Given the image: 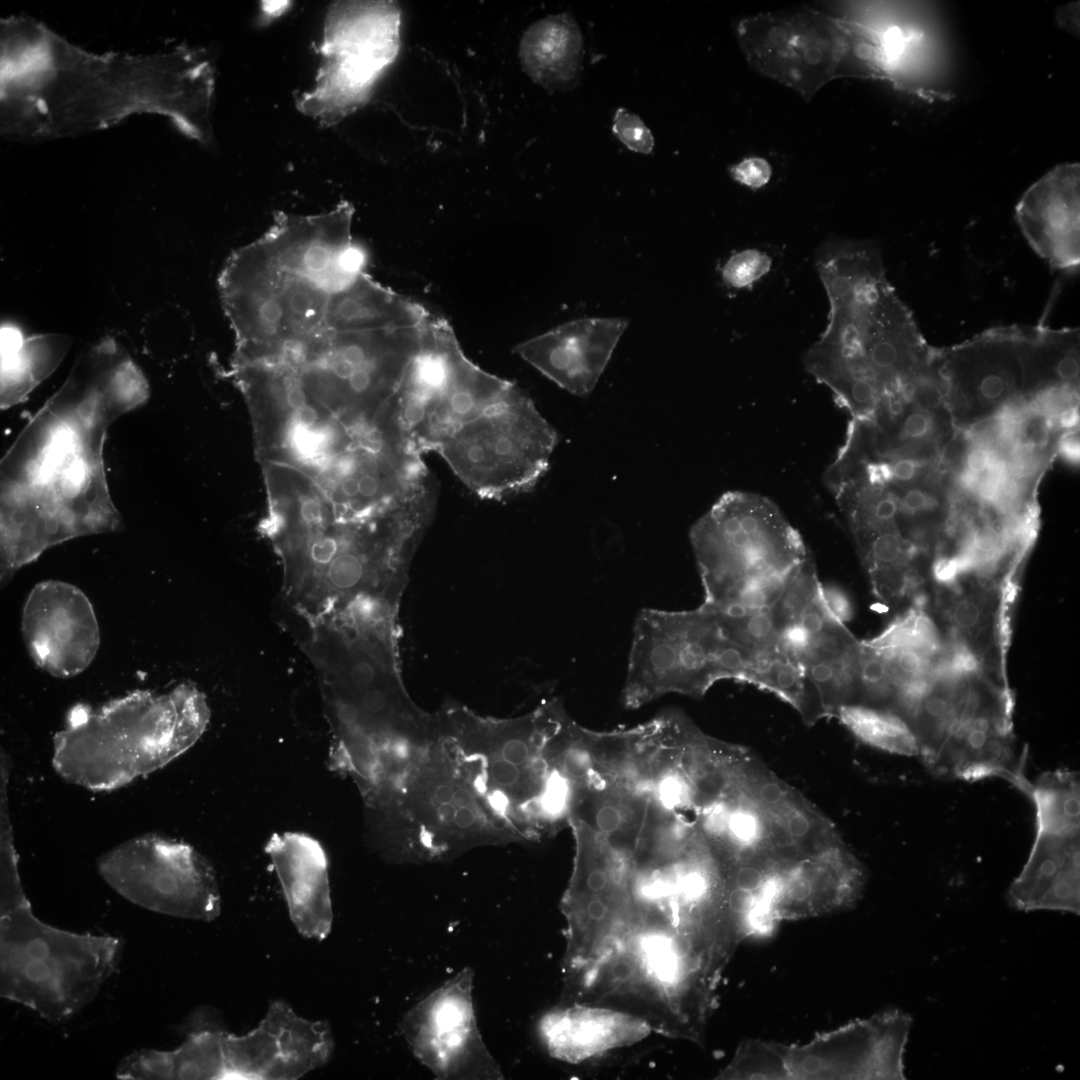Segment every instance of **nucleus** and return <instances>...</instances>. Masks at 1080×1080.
Segmentation results:
<instances>
[{
  "mask_svg": "<svg viewBox=\"0 0 1080 1080\" xmlns=\"http://www.w3.org/2000/svg\"><path fill=\"white\" fill-rule=\"evenodd\" d=\"M821 586L816 566L810 556L770 610L779 633L797 620L819 593Z\"/></svg>",
  "mask_w": 1080,
  "mask_h": 1080,
  "instance_id": "nucleus-37",
  "label": "nucleus"
},
{
  "mask_svg": "<svg viewBox=\"0 0 1080 1080\" xmlns=\"http://www.w3.org/2000/svg\"><path fill=\"white\" fill-rule=\"evenodd\" d=\"M1018 326L990 329L940 349L945 403L957 430H967L1024 401Z\"/></svg>",
  "mask_w": 1080,
  "mask_h": 1080,
  "instance_id": "nucleus-17",
  "label": "nucleus"
},
{
  "mask_svg": "<svg viewBox=\"0 0 1080 1080\" xmlns=\"http://www.w3.org/2000/svg\"><path fill=\"white\" fill-rule=\"evenodd\" d=\"M557 440L531 399L511 385L451 433L437 453L475 495L500 501L536 486Z\"/></svg>",
  "mask_w": 1080,
  "mask_h": 1080,
  "instance_id": "nucleus-13",
  "label": "nucleus"
},
{
  "mask_svg": "<svg viewBox=\"0 0 1080 1080\" xmlns=\"http://www.w3.org/2000/svg\"><path fill=\"white\" fill-rule=\"evenodd\" d=\"M835 718L872 747L899 755L918 756V745L911 728L893 711L854 704L841 707Z\"/></svg>",
  "mask_w": 1080,
  "mask_h": 1080,
  "instance_id": "nucleus-35",
  "label": "nucleus"
},
{
  "mask_svg": "<svg viewBox=\"0 0 1080 1080\" xmlns=\"http://www.w3.org/2000/svg\"><path fill=\"white\" fill-rule=\"evenodd\" d=\"M816 265L830 309L804 366L852 420L869 419L882 404L911 396L937 368L939 349L926 343L874 246L828 241Z\"/></svg>",
  "mask_w": 1080,
  "mask_h": 1080,
  "instance_id": "nucleus-5",
  "label": "nucleus"
},
{
  "mask_svg": "<svg viewBox=\"0 0 1080 1080\" xmlns=\"http://www.w3.org/2000/svg\"><path fill=\"white\" fill-rule=\"evenodd\" d=\"M754 653L728 639L716 614L646 608L637 615L622 692L639 708L666 694L701 698L718 681L748 682Z\"/></svg>",
  "mask_w": 1080,
  "mask_h": 1080,
  "instance_id": "nucleus-9",
  "label": "nucleus"
},
{
  "mask_svg": "<svg viewBox=\"0 0 1080 1080\" xmlns=\"http://www.w3.org/2000/svg\"><path fill=\"white\" fill-rule=\"evenodd\" d=\"M124 941L54 927L26 905L0 916V995L51 1023L89 1005L121 961Z\"/></svg>",
  "mask_w": 1080,
  "mask_h": 1080,
  "instance_id": "nucleus-8",
  "label": "nucleus"
},
{
  "mask_svg": "<svg viewBox=\"0 0 1080 1080\" xmlns=\"http://www.w3.org/2000/svg\"><path fill=\"white\" fill-rule=\"evenodd\" d=\"M1013 699L1008 685L986 675L974 678L958 714L927 768L961 780L1002 778L1023 793L1026 750L1020 751L1012 726Z\"/></svg>",
  "mask_w": 1080,
  "mask_h": 1080,
  "instance_id": "nucleus-16",
  "label": "nucleus"
},
{
  "mask_svg": "<svg viewBox=\"0 0 1080 1080\" xmlns=\"http://www.w3.org/2000/svg\"><path fill=\"white\" fill-rule=\"evenodd\" d=\"M866 880L865 867L844 842L800 856L780 872L771 926L850 909L861 898Z\"/></svg>",
  "mask_w": 1080,
  "mask_h": 1080,
  "instance_id": "nucleus-21",
  "label": "nucleus"
},
{
  "mask_svg": "<svg viewBox=\"0 0 1080 1080\" xmlns=\"http://www.w3.org/2000/svg\"><path fill=\"white\" fill-rule=\"evenodd\" d=\"M735 782L778 824L801 854L818 853L843 842L829 819L751 752L740 764Z\"/></svg>",
  "mask_w": 1080,
  "mask_h": 1080,
  "instance_id": "nucleus-29",
  "label": "nucleus"
},
{
  "mask_svg": "<svg viewBox=\"0 0 1080 1080\" xmlns=\"http://www.w3.org/2000/svg\"><path fill=\"white\" fill-rule=\"evenodd\" d=\"M369 841L381 855L401 860L445 857L507 838L438 737Z\"/></svg>",
  "mask_w": 1080,
  "mask_h": 1080,
  "instance_id": "nucleus-11",
  "label": "nucleus"
},
{
  "mask_svg": "<svg viewBox=\"0 0 1080 1080\" xmlns=\"http://www.w3.org/2000/svg\"><path fill=\"white\" fill-rule=\"evenodd\" d=\"M470 969L410 1009L401 1030L414 1055L439 1078H499L476 1026Z\"/></svg>",
  "mask_w": 1080,
  "mask_h": 1080,
  "instance_id": "nucleus-18",
  "label": "nucleus"
},
{
  "mask_svg": "<svg viewBox=\"0 0 1080 1080\" xmlns=\"http://www.w3.org/2000/svg\"><path fill=\"white\" fill-rule=\"evenodd\" d=\"M582 45L580 29L569 14L550 15L525 31L519 57L535 83L549 90L566 89L578 75Z\"/></svg>",
  "mask_w": 1080,
  "mask_h": 1080,
  "instance_id": "nucleus-32",
  "label": "nucleus"
},
{
  "mask_svg": "<svg viewBox=\"0 0 1080 1080\" xmlns=\"http://www.w3.org/2000/svg\"><path fill=\"white\" fill-rule=\"evenodd\" d=\"M936 602L948 636L970 648L984 665L994 641L1003 654L1008 622L1003 617L1000 585L968 575L952 585L938 586Z\"/></svg>",
  "mask_w": 1080,
  "mask_h": 1080,
  "instance_id": "nucleus-30",
  "label": "nucleus"
},
{
  "mask_svg": "<svg viewBox=\"0 0 1080 1080\" xmlns=\"http://www.w3.org/2000/svg\"><path fill=\"white\" fill-rule=\"evenodd\" d=\"M209 720L205 695L190 683L160 695L137 690L98 708L76 705L53 738L52 764L72 784L114 790L182 755Z\"/></svg>",
  "mask_w": 1080,
  "mask_h": 1080,
  "instance_id": "nucleus-6",
  "label": "nucleus"
},
{
  "mask_svg": "<svg viewBox=\"0 0 1080 1080\" xmlns=\"http://www.w3.org/2000/svg\"><path fill=\"white\" fill-rule=\"evenodd\" d=\"M98 870L116 893L149 911L205 922L220 915L215 871L187 843L157 834L138 836L103 854Z\"/></svg>",
  "mask_w": 1080,
  "mask_h": 1080,
  "instance_id": "nucleus-15",
  "label": "nucleus"
},
{
  "mask_svg": "<svg viewBox=\"0 0 1080 1080\" xmlns=\"http://www.w3.org/2000/svg\"><path fill=\"white\" fill-rule=\"evenodd\" d=\"M1026 795L1035 805L1036 829H1080V784L1075 771L1058 769L1042 773L1030 783Z\"/></svg>",
  "mask_w": 1080,
  "mask_h": 1080,
  "instance_id": "nucleus-34",
  "label": "nucleus"
},
{
  "mask_svg": "<svg viewBox=\"0 0 1080 1080\" xmlns=\"http://www.w3.org/2000/svg\"><path fill=\"white\" fill-rule=\"evenodd\" d=\"M265 851L297 931L308 939H326L332 928L333 909L328 860L322 845L304 833H275Z\"/></svg>",
  "mask_w": 1080,
  "mask_h": 1080,
  "instance_id": "nucleus-24",
  "label": "nucleus"
},
{
  "mask_svg": "<svg viewBox=\"0 0 1080 1080\" xmlns=\"http://www.w3.org/2000/svg\"><path fill=\"white\" fill-rule=\"evenodd\" d=\"M27 649L41 669L55 677H72L85 670L99 648L100 632L87 596L76 586L57 580L38 583L22 612Z\"/></svg>",
  "mask_w": 1080,
  "mask_h": 1080,
  "instance_id": "nucleus-20",
  "label": "nucleus"
},
{
  "mask_svg": "<svg viewBox=\"0 0 1080 1080\" xmlns=\"http://www.w3.org/2000/svg\"><path fill=\"white\" fill-rule=\"evenodd\" d=\"M689 535L709 609L752 584L794 576L811 556L779 508L750 492L723 494Z\"/></svg>",
  "mask_w": 1080,
  "mask_h": 1080,
  "instance_id": "nucleus-10",
  "label": "nucleus"
},
{
  "mask_svg": "<svg viewBox=\"0 0 1080 1080\" xmlns=\"http://www.w3.org/2000/svg\"><path fill=\"white\" fill-rule=\"evenodd\" d=\"M343 294L316 326L260 362L281 369L344 425L359 428L374 424L415 353L384 328L369 326L383 308L355 315Z\"/></svg>",
  "mask_w": 1080,
  "mask_h": 1080,
  "instance_id": "nucleus-7",
  "label": "nucleus"
},
{
  "mask_svg": "<svg viewBox=\"0 0 1080 1080\" xmlns=\"http://www.w3.org/2000/svg\"><path fill=\"white\" fill-rule=\"evenodd\" d=\"M1080 165L1066 163L1031 185L1015 209L1032 249L1053 269L1076 271L1080 263Z\"/></svg>",
  "mask_w": 1080,
  "mask_h": 1080,
  "instance_id": "nucleus-22",
  "label": "nucleus"
},
{
  "mask_svg": "<svg viewBox=\"0 0 1080 1080\" xmlns=\"http://www.w3.org/2000/svg\"><path fill=\"white\" fill-rule=\"evenodd\" d=\"M771 258L757 249H747L733 254L722 267V279L736 289L750 288L766 275L771 268Z\"/></svg>",
  "mask_w": 1080,
  "mask_h": 1080,
  "instance_id": "nucleus-39",
  "label": "nucleus"
},
{
  "mask_svg": "<svg viewBox=\"0 0 1080 1080\" xmlns=\"http://www.w3.org/2000/svg\"><path fill=\"white\" fill-rule=\"evenodd\" d=\"M696 825L726 868L757 860H794L801 854L778 824L734 782L700 811Z\"/></svg>",
  "mask_w": 1080,
  "mask_h": 1080,
  "instance_id": "nucleus-25",
  "label": "nucleus"
},
{
  "mask_svg": "<svg viewBox=\"0 0 1080 1080\" xmlns=\"http://www.w3.org/2000/svg\"><path fill=\"white\" fill-rule=\"evenodd\" d=\"M334 1039L326 1021L298 1015L284 1000L270 1003L257 1027L227 1034V1079L295 1080L328 1063Z\"/></svg>",
  "mask_w": 1080,
  "mask_h": 1080,
  "instance_id": "nucleus-19",
  "label": "nucleus"
},
{
  "mask_svg": "<svg viewBox=\"0 0 1080 1080\" xmlns=\"http://www.w3.org/2000/svg\"><path fill=\"white\" fill-rule=\"evenodd\" d=\"M925 602L924 596L919 595L912 601L911 606L879 635L864 640L863 643L876 649L908 647L938 655L944 647L945 639L927 612Z\"/></svg>",
  "mask_w": 1080,
  "mask_h": 1080,
  "instance_id": "nucleus-36",
  "label": "nucleus"
},
{
  "mask_svg": "<svg viewBox=\"0 0 1080 1080\" xmlns=\"http://www.w3.org/2000/svg\"><path fill=\"white\" fill-rule=\"evenodd\" d=\"M262 468L267 513L260 529L281 562V601L307 618L361 600L400 601L435 511L434 480L386 512L345 519L304 472L275 462Z\"/></svg>",
  "mask_w": 1080,
  "mask_h": 1080,
  "instance_id": "nucleus-4",
  "label": "nucleus"
},
{
  "mask_svg": "<svg viewBox=\"0 0 1080 1080\" xmlns=\"http://www.w3.org/2000/svg\"><path fill=\"white\" fill-rule=\"evenodd\" d=\"M810 635V634H809ZM861 641L838 619L810 635V642L797 661L817 688L827 716L857 703Z\"/></svg>",
  "mask_w": 1080,
  "mask_h": 1080,
  "instance_id": "nucleus-31",
  "label": "nucleus"
},
{
  "mask_svg": "<svg viewBox=\"0 0 1080 1080\" xmlns=\"http://www.w3.org/2000/svg\"><path fill=\"white\" fill-rule=\"evenodd\" d=\"M573 832L560 1004L616 1008L703 1045L745 938L722 862L697 833H646L616 849L587 826Z\"/></svg>",
  "mask_w": 1080,
  "mask_h": 1080,
  "instance_id": "nucleus-1",
  "label": "nucleus"
},
{
  "mask_svg": "<svg viewBox=\"0 0 1080 1080\" xmlns=\"http://www.w3.org/2000/svg\"><path fill=\"white\" fill-rule=\"evenodd\" d=\"M822 592L826 605L836 618L843 623L849 621L853 609L848 597L841 590L834 587H824L822 585Z\"/></svg>",
  "mask_w": 1080,
  "mask_h": 1080,
  "instance_id": "nucleus-42",
  "label": "nucleus"
},
{
  "mask_svg": "<svg viewBox=\"0 0 1080 1080\" xmlns=\"http://www.w3.org/2000/svg\"><path fill=\"white\" fill-rule=\"evenodd\" d=\"M911 1025L909 1014L889 1009L802 1045L746 1039L721 1074L746 1080H903Z\"/></svg>",
  "mask_w": 1080,
  "mask_h": 1080,
  "instance_id": "nucleus-12",
  "label": "nucleus"
},
{
  "mask_svg": "<svg viewBox=\"0 0 1080 1080\" xmlns=\"http://www.w3.org/2000/svg\"><path fill=\"white\" fill-rule=\"evenodd\" d=\"M614 135L630 150L649 154L654 148V138L644 122L624 108H619L613 118Z\"/></svg>",
  "mask_w": 1080,
  "mask_h": 1080,
  "instance_id": "nucleus-40",
  "label": "nucleus"
},
{
  "mask_svg": "<svg viewBox=\"0 0 1080 1080\" xmlns=\"http://www.w3.org/2000/svg\"><path fill=\"white\" fill-rule=\"evenodd\" d=\"M400 10L391 1H338L328 8L322 62L314 88L296 96L297 109L331 126L362 107L396 58Z\"/></svg>",
  "mask_w": 1080,
  "mask_h": 1080,
  "instance_id": "nucleus-14",
  "label": "nucleus"
},
{
  "mask_svg": "<svg viewBox=\"0 0 1080 1080\" xmlns=\"http://www.w3.org/2000/svg\"><path fill=\"white\" fill-rule=\"evenodd\" d=\"M184 1041L173 1050L144 1049L130 1053L117 1065L118 1079H227L225 1041L228 1034L212 1008L200 1007L184 1021Z\"/></svg>",
  "mask_w": 1080,
  "mask_h": 1080,
  "instance_id": "nucleus-28",
  "label": "nucleus"
},
{
  "mask_svg": "<svg viewBox=\"0 0 1080 1080\" xmlns=\"http://www.w3.org/2000/svg\"><path fill=\"white\" fill-rule=\"evenodd\" d=\"M652 1032L642 1018L616 1008L586 1004H559L538 1023V1034L554 1058L578 1064L628 1047Z\"/></svg>",
  "mask_w": 1080,
  "mask_h": 1080,
  "instance_id": "nucleus-26",
  "label": "nucleus"
},
{
  "mask_svg": "<svg viewBox=\"0 0 1080 1080\" xmlns=\"http://www.w3.org/2000/svg\"><path fill=\"white\" fill-rule=\"evenodd\" d=\"M0 340L2 408L24 400L57 368L71 344L65 334L24 336L11 323L2 324Z\"/></svg>",
  "mask_w": 1080,
  "mask_h": 1080,
  "instance_id": "nucleus-33",
  "label": "nucleus"
},
{
  "mask_svg": "<svg viewBox=\"0 0 1080 1080\" xmlns=\"http://www.w3.org/2000/svg\"><path fill=\"white\" fill-rule=\"evenodd\" d=\"M213 92V68L203 51L178 46L147 56L96 55L29 17L1 21L5 134L69 136L149 112L206 144Z\"/></svg>",
  "mask_w": 1080,
  "mask_h": 1080,
  "instance_id": "nucleus-3",
  "label": "nucleus"
},
{
  "mask_svg": "<svg viewBox=\"0 0 1080 1080\" xmlns=\"http://www.w3.org/2000/svg\"><path fill=\"white\" fill-rule=\"evenodd\" d=\"M18 872V859L13 846L6 809L1 811V897L0 916L29 905Z\"/></svg>",
  "mask_w": 1080,
  "mask_h": 1080,
  "instance_id": "nucleus-38",
  "label": "nucleus"
},
{
  "mask_svg": "<svg viewBox=\"0 0 1080 1080\" xmlns=\"http://www.w3.org/2000/svg\"><path fill=\"white\" fill-rule=\"evenodd\" d=\"M1020 911L1080 914V832L1036 829L1027 862L1007 891Z\"/></svg>",
  "mask_w": 1080,
  "mask_h": 1080,
  "instance_id": "nucleus-27",
  "label": "nucleus"
},
{
  "mask_svg": "<svg viewBox=\"0 0 1080 1080\" xmlns=\"http://www.w3.org/2000/svg\"><path fill=\"white\" fill-rule=\"evenodd\" d=\"M627 327L623 319L584 318L529 341L518 352L575 395L595 387Z\"/></svg>",
  "mask_w": 1080,
  "mask_h": 1080,
  "instance_id": "nucleus-23",
  "label": "nucleus"
},
{
  "mask_svg": "<svg viewBox=\"0 0 1080 1080\" xmlns=\"http://www.w3.org/2000/svg\"><path fill=\"white\" fill-rule=\"evenodd\" d=\"M730 174L737 182L750 188H761L771 177L769 163L758 157L746 158L730 168Z\"/></svg>",
  "mask_w": 1080,
  "mask_h": 1080,
  "instance_id": "nucleus-41",
  "label": "nucleus"
},
{
  "mask_svg": "<svg viewBox=\"0 0 1080 1080\" xmlns=\"http://www.w3.org/2000/svg\"><path fill=\"white\" fill-rule=\"evenodd\" d=\"M148 397L128 353L102 340L19 436L2 464L1 551L26 565L74 537L117 530L102 449L109 424Z\"/></svg>",
  "mask_w": 1080,
  "mask_h": 1080,
  "instance_id": "nucleus-2",
  "label": "nucleus"
}]
</instances>
